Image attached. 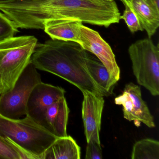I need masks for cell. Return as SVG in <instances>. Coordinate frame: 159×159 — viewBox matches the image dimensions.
Returning a JSON list of instances; mask_svg holds the SVG:
<instances>
[{
  "label": "cell",
  "instance_id": "cell-1",
  "mask_svg": "<svg viewBox=\"0 0 159 159\" xmlns=\"http://www.w3.org/2000/svg\"><path fill=\"white\" fill-rule=\"evenodd\" d=\"M0 11L18 29L43 30L46 21L55 19L108 28L119 23L121 16L114 0H25L0 4Z\"/></svg>",
  "mask_w": 159,
  "mask_h": 159
},
{
  "label": "cell",
  "instance_id": "cell-2",
  "mask_svg": "<svg viewBox=\"0 0 159 159\" xmlns=\"http://www.w3.org/2000/svg\"><path fill=\"white\" fill-rule=\"evenodd\" d=\"M89 54L76 42L51 39L38 43L30 63L37 70L54 74L79 88L82 93L103 96L87 70Z\"/></svg>",
  "mask_w": 159,
  "mask_h": 159
},
{
  "label": "cell",
  "instance_id": "cell-3",
  "mask_svg": "<svg viewBox=\"0 0 159 159\" xmlns=\"http://www.w3.org/2000/svg\"><path fill=\"white\" fill-rule=\"evenodd\" d=\"M0 136L11 139L30 159H42L57 138L27 115L23 119H11L1 114Z\"/></svg>",
  "mask_w": 159,
  "mask_h": 159
},
{
  "label": "cell",
  "instance_id": "cell-4",
  "mask_svg": "<svg viewBox=\"0 0 159 159\" xmlns=\"http://www.w3.org/2000/svg\"><path fill=\"white\" fill-rule=\"evenodd\" d=\"M133 73L139 84L153 96L159 94V47L150 38L139 40L128 49Z\"/></svg>",
  "mask_w": 159,
  "mask_h": 159
},
{
  "label": "cell",
  "instance_id": "cell-5",
  "mask_svg": "<svg viewBox=\"0 0 159 159\" xmlns=\"http://www.w3.org/2000/svg\"><path fill=\"white\" fill-rule=\"evenodd\" d=\"M38 43V39L34 36H21L16 43L0 50V95L13 88L30 63Z\"/></svg>",
  "mask_w": 159,
  "mask_h": 159
},
{
  "label": "cell",
  "instance_id": "cell-6",
  "mask_svg": "<svg viewBox=\"0 0 159 159\" xmlns=\"http://www.w3.org/2000/svg\"><path fill=\"white\" fill-rule=\"evenodd\" d=\"M40 74L32 63L24 70L13 88L0 95V114L11 119L26 115V105L30 93L41 82Z\"/></svg>",
  "mask_w": 159,
  "mask_h": 159
},
{
  "label": "cell",
  "instance_id": "cell-7",
  "mask_svg": "<svg viewBox=\"0 0 159 159\" xmlns=\"http://www.w3.org/2000/svg\"><path fill=\"white\" fill-rule=\"evenodd\" d=\"M114 102L122 106L125 119L129 121L142 123L149 128L155 127L153 116L142 99L138 85L132 82L125 84L122 93L115 98Z\"/></svg>",
  "mask_w": 159,
  "mask_h": 159
},
{
  "label": "cell",
  "instance_id": "cell-8",
  "mask_svg": "<svg viewBox=\"0 0 159 159\" xmlns=\"http://www.w3.org/2000/svg\"><path fill=\"white\" fill-rule=\"evenodd\" d=\"M66 91L62 87L41 82L30 93L26 105V115L44 127L47 109L65 97Z\"/></svg>",
  "mask_w": 159,
  "mask_h": 159
},
{
  "label": "cell",
  "instance_id": "cell-9",
  "mask_svg": "<svg viewBox=\"0 0 159 159\" xmlns=\"http://www.w3.org/2000/svg\"><path fill=\"white\" fill-rule=\"evenodd\" d=\"M80 45L87 52L93 54L104 65L111 75L119 81L120 70L109 44L95 30L82 25L80 28Z\"/></svg>",
  "mask_w": 159,
  "mask_h": 159
},
{
  "label": "cell",
  "instance_id": "cell-10",
  "mask_svg": "<svg viewBox=\"0 0 159 159\" xmlns=\"http://www.w3.org/2000/svg\"><path fill=\"white\" fill-rule=\"evenodd\" d=\"M82 115L87 142L93 140L100 143L99 133L104 109V96L92 92L83 93Z\"/></svg>",
  "mask_w": 159,
  "mask_h": 159
},
{
  "label": "cell",
  "instance_id": "cell-11",
  "mask_svg": "<svg viewBox=\"0 0 159 159\" xmlns=\"http://www.w3.org/2000/svg\"><path fill=\"white\" fill-rule=\"evenodd\" d=\"M137 16L141 27L150 39L159 26V8L152 0H120Z\"/></svg>",
  "mask_w": 159,
  "mask_h": 159
},
{
  "label": "cell",
  "instance_id": "cell-12",
  "mask_svg": "<svg viewBox=\"0 0 159 159\" xmlns=\"http://www.w3.org/2000/svg\"><path fill=\"white\" fill-rule=\"evenodd\" d=\"M70 109L65 97L51 105L46 112L44 127L57 138L67 135V125Z\"/></svg>",
  "mask_w": 159,
  "mask_h": 159
},
{
  "label": "cell",
  "instance_id": "cell-13",
  "mask_svg": "<svg viewBox=\"0 0 159 159\" xmlns=\"http://www.w3.org/2000/svg\"><path fill=\"white\" fill-rule=\"evenodd\" d=\"M83 23L78 20L55 19L46 21L44 32L53 39L72 41L80 44V28Z\"/></svg>",
  "mask_w": 159,
  "mask_h": 159
},
{
  "label": "cell",
  "instance_id": "cell-14",
  "mask_svg": "<svg viewBox=\"0 0 159 159\" xmlns=\"http://www.w3.org/2000/svg\"><path fill=\"white\" fill-rule=\"evenodd\" d=\"M81 148L70 136L57 138L46 150L42 159H80Z\"/></svg>",
  "mask_w": 159,
  "mask_h": 159
},
{
  "label": "cell",
  "instance_id": "cell-15",
  "mask_svg": "<svg viewBox=\"0 0 159 159\" xmlns=\"http://www.w3.org/2000/svg\"><path fill=\"white\" fill-rule=\"evenodd\" d=\"M86 65L89 74L103 96H108L112 94L117 81L111 76L106 66L90 54Z\"/></svg>",
  "mask_w": 159,
  "mask_h": 159
},
{
  "label": "cell",
  "instance_id": "cell-16",
  "mask_svg": "<svg viewBox=\"0 0 159 159\" xmlns=\"http://www.w3.org/2000/svg\"><path fill=\"white\" fill-rule=\"evenodd\" d=\"M132 159H159V142L147 138L137 141L133 146Z\"/></svg>",
  "mask_w": 159,
  "mask_h": 159
},
{
  "label": "cell",
  "instance_id": "cell-17",
  "mask_svg": "<svg viewBox=\"0 0 159 159\" xmlns=\"http://www.w3.org/2000/svg\"><path fill=\"white\" fill-rule=\"evenodd\" d=\"M30 159L28 154L9 138L0 136V159Z\"/></svg>",
  "mask_w": 159,
  "mask_h": 159
},
{
  "label": "cell",
  "instance_id": "cell-18",
  "mask_svg": "<svg viewBox=\"0 0 159 159\" xmlns=\"http://www.w3.org/2000/svg\"><path fill=\"white\" fill-rule=\"evenodd\" d=\"M18 32L13 22L0 11V42L14 37Z\"/></svg>",
  "mask_w": 159,
  "mask_h": 159
},
{
  "label": "cell",
  "instance_id": "cell-19",
  "mask_svg": "<svg viewBox=\"0 0 159 159\" xmlns=\"http://www.w3.org/2000/svg\"><path fill=\"white\" fill-rule=\"evenodd\" d=\"M125 10L124 11L122 16H120V19L124 20L130 32L132 33L139 31H143L139 20L133 10L125 4H124Z\"/></svg>",
  "mask_w": 159,
  "mask_h": 159
},
{
  "label": "cell",
  "instance_id": "cell-20",
  "mask_svg": "<svg viewBox=\"0 0 159 159\" xmlns=\"http://www.w3.org/2000/svg\"><path fill=\"white\" fill-rule=\"evenodd\" d=\"M85 158V159H102L103 155L100 143L93 140L87 142Z\"/></svg>",
  "mask_w": 159,
  "mask_h": 159
},
{
  "label": "cell",
  "instance_id": "cell-21",
  "mask_svg": "<svg viewBox=\"0 0 159 159\" xmlns=\"http://www.w3.org/2000/svg\"><path fill=\"white\" fill-rule=\"evenodd\" d=\"M21 36L17 37H13L11 39H8L6 40L0 42V50L4 49L6 47H9L11 45L16 43V42L18 41L20 39Z\"/></svg>",
  "mask_w": 159,
  "mask_h": 159
},
{
  "label": "cell",
  "instance_id": "cell-22",
  "mask_svg": "<svg viewBox=\"0 0 159 159\" xmlns=\"http://www.w3.org/2000/svg\"><path fill=\"white\" fill-rule=\"evenodd\" d=\"M25 0H0V4L15 2L22 1Z\"/></svg>",
  "mask_w": 159,
  "mask_h": 159
},
{
  "label": "cell",
  "instance_id": "cell-23",
  "mask_svg": "<svg viewBox=\"0 0 159 159\" xmlns=\"http://www.w3.org/2000/svg\"><path fill=\"white\" fill-rule=\"evenodd\" d=\"M152 2H153V3H154V4H155V5H156V6H157V7H158V8H159V4H158V3L156 2V1L155 0H152Z\"/></svg>",
  "mask_w": 159,
  "mask_h": 159
}]
</instances>
